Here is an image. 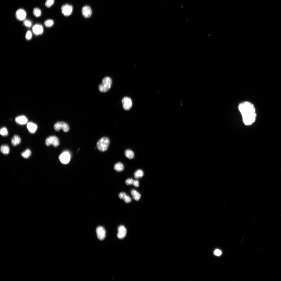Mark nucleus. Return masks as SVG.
Returning a JSON list of instances; mask_svg holds the SVG:
<instances>
[{"mask_svg": "<svg viewBox=\"0 0 281 281\" xmlns=\"http://www.w3.org/2000/svg\"><path fill=\"white\" fill-rule=\"evenodd\" d=\"M114 169L116 171L120 172L123 171L124 169L123 164L121 163H118L116 164L114 166Z\"/></svg>", "mask_w": 281, "mask_h": 281, "instance_id": "nucleus-19", "label": "nucleus"}, {"mask_svg": "<svg viewBox=\"0 0 281 281\" xmlns=\"http://www.w3.org/2000/svg\"><path fill=\"white\" fill-rule=\"evenodd\" d=\"M123 200L126 203H129L131 202L132 201L131 197L129 195H125Z\"/></svg>", "mask_w": 281, "mask_h": 281, "instance_id": "nucleus-29", "label": "nucleus"}, {"mask_svg": "<svg viewBox=\"0 0 281 281\" xmlns=\"http://www.w3.org/2000/svg\"><path fill=\"white\" fill-rule=\"evenodd\" d=\"M118 238L120 239H122L126 236V230L125 227L123 225L119 226L118 228Z\"/></svg>", "mask_w": 281, "mask_h": 281, "instance_id": "nucleus-13", "label": "nucleus"}, {"mask_svg": "<svg viewBox=\"0 0 281 281\" xmlns=\"http://www.w3.org/2000/svg\"><path fill=\"white\" fill-rule=\"evenodd\" d=\"M222 252L219 249L216 250L214 251L215 254L217 256H220L222 254Z\"/></svg>", "mask_w": 281, "mask_h": 281, "instance_id": "nucleus-32", "label": "nucleus"}, {"mask_svg": "<svg viewBox=\"0 0 281 281\" xmlns=\"http://www.w3.org/2000/svg\"><path fill=\"white\" fill-rule=\"evenodd\" d=\"M27 126L29 131L32 134H34L35 133L38 127L37 126L36 124L32 122L28 123Z\"/></svg>", "mask_w": 281, "mask_h": 281, "instance_id": "nucleus-15", "label": "nucleus"}, {"mask_svg": "<svg viewBox=\"0 0 281 281\" xmlns=\"http://www.w3.org/2000/svg\"><path fill=\"white\" fill-rule=\"evenodd\" d=\"M144 175L143 171L139 169L136 171L134 174V176L136 178H138L143 177Z\"/></svg>", "mask_w": 281, "mask_h": 281, "instance_id": "nucleus-22", "label": "nucleus"}, {"mask_svg": "<svg viewBox=\"0 0 281 281\" xmlns=\"http://www.w3.org/2000/svg\"><path fill=\"white\" fill-rule=\"evenodd\" d=\"M32 31L34 34L36 35H41L43 32V27L41 24H36L33 27Z\"/></svg>", "mask_w": 281, "mask_h": 281, "instance_id": "nucleus-12", "label": "nucleus"}, {"mask_svg": "<svg viewBox=\"0 0 281 281\" xmlns=\"http://www.w3.org/2000/svg\"><path fill=\"white\" fill-rule=\"evenodd\" d=\"M110 143V140L108 138L104 137L102 138L97 143V148L100 151H105L108 149Z\"/></svg>", "mask_w": 281, "mask_h": 281, "instance_id": "nucleus-3", "label": "nucleus"}, {"mask_svg": "<svg viewBox=\"0 0 281 281\" xmlns=\"http://www.w3.org/2000/svg\"><path fill=\"white\" fill-rule=\"evenodd\" d=\"M16 123L20 125H24L28 122L27 118L24 116H21L16 117L15 119Z\"/></svg>", "mask_w": 281, "mask_h": 281, "instance_id": "nucleus-14", "label": "nucleus"}, {"mask_svg": "<svg viewBox=\"0 0 281 281\" xmlns=\"http://www.w3.org/2000/svg\"><path fill=\"white\" fill-rule=\"evenodd\" d=\"M24 24L25 26L28 27H30L31 26L32 23L30 21L27 20L24 21Z\"/></svg>", "mask_w": 281, "mask_h": 281, "instance_id": "nucleus-30", "label": "nucleus"}, {"mask_svg": "<svg viewBox=\"0 0 281 281\" xmlns=\"http://www.w3.org/2000/svg\"><path fill=\"white\" fill-rule=\"evenodd\" d=\"M33 13L34 15L38 17L41 15V10L38 8H35L34 9L33 11Z\"/></svg>", "mask_w": 281, "mask_h": 281, "instance_id": "nucleus-23", "label": "nucleus"}, {"mask_svg": "<svg viewBox=\"0 0 281 281\" xmlns=\"http://www.w3.org/2000/svg\"><path fill=\"white\" fill-rule=\"evenodd\" d=\"M122 103L124 109L126 110H128L131 108L132 105L131 99L127 97H124L122 100Z\"/></svg>", "mask_w": 281, "mask_h": 281, "instance_id": "nucleus-8", "label": "nucleus"}, {"mask_svg": "<svg viewBox=\"0 0 281 281\" xmlns=\"http://www.w3.org/2000/svg\"><path fill=\"white\" fill-rule=\"evenodd\" d=\"M96 232L97 238L99 240H103L105 239L106 232L104 227L101 226L98 227L96 228Z\"/></svg>", "mask_w": 281, "mask_h": 281, "instance_id": "nucleus-7", "label": "nucleus"}, {"mask_svg": "<svg viewBox=\"0 0 281 281\" xmlns=\"http://www.w3.org/2000/svg\"><path fill=\"white\" fill-rule=\"evenodd\" d=\"M112 84L111 78L109 77H105L103 80L101 84L99 85V90L101 92H106L111 87Z\"/></svg>", "mask_w": 281, "mask_h": 281, "instance_id": "nucleus-2", "label": "nucleus"}, {"mask_svg": "<svg viewBox=\"0 0 281 281\" xmlns=\"http://www.w3.org/2000/svg\"><path fill=\"white\" fill-rule=\"evenodd\" d=\"M10 151L9 147L6 145H2L1 147V151L4 155L8 154L10 152Z\"/></svg>", "mask_w": 281, "mask_h": 281, "instance_id": "nucleus-20", "label": "nucleus"}, {"mask_svg": "<svg viewBox=\"0 0 281 281\" xmlns=\"http://www.w3.org/2000/svg\"><path fill=\"white\" fill-rule=\"evenodd\" d=\"M126 195V194L125 192H121L119 194L118 197L120 199H123Z\"/></svg>", "mask_w": 281, "mask_h": 281, "instance_id": "nucleus-31", "label": "nucleus"}, {"mask_svg": "<svg viewBox=\"0 0 281 281\" xmlns=\"http://www.w3.org/2000/svg\"><path fill=\"white\" fill-rule=\"evenodd\" d=\"M131 193L133 198L135 200L138 201L140 199L141 195L138 191L135 190H132L131 191Z\"/></svg>", "mask_w": 281, "mask_h": 281, "instance_id": "nucleus-17", "label": "nucleus"}, {"mask_svg": "<svg viewBox=\"0 0 281 281\" xmlns=\"http://www.w3.org/2000/svg\"><path fill=\"white\" fill-rule=\"evenodd\" d=\"M54 0H47L45 3V5L48 8L50 7L54 4Z\"/></svg>", "mask_w": 281, "mask_h": 281, "instance_id": "nucleus-26", "label": "nucleus"}, {"mask_svg": "<svg viewBox=\"0 0 281 281\" xmlns=\"http://www.w3.org/2000/svg\"><path fill=\"white\" fill-rule=\"evenodd\" d=\"M1 135L3 136H6L8 135V131L6 127H2L0 131Z\"/></svg>", "mask_w": 281, "mask_h": 281, "instance_id": "nucleus-25", "label": "nucleus"}, {"mask_svg": "<svg viewBox=\"0 0 281 281\" xmlns=\"http://www.w3.org/2000/svg\"><path fill=\"white\" fill-rule=\"evenodd\" d=\"M54 129L57 131H59L62 129L64 132H67L69 131L70 127L69 125L66 123L61 122L56 123L54 125Z\"/></svg>", "mask_w": 281, "mask_h": 281, "instance_id": "nucleus-4", "label": "nucleus"}, {"mask_svg": "<svg viewBox=\"0 0 281 281\" xmlns=\"http://www.w3.org/2000/svg\"><path fill=\"white\" fill-rule=\"evenodd\" d=\"M133 185L135 187H138L139 186V183L137 180H135L134 181Z\"/></svg>", "mask_w": 281, "mask_h": 281, "instance_id": "nucleus-33", "label": "nucleus"}, {"mask_svg": "<svg viewBox=\"0 0 281 281\" xmlns=\"http://www.w3.org/2000/svg\"><path fill=\"white\" fill-rule=\"evenodd\" d=\"M54 24V22L53 20L51 19L47 20H46L44 22L45 26L47 27H52Z\"/></svg>", "mask_w": 281, "mask_h": 281, "instance_id": "nucleus-24", "label": "nucleus"}, {"mask_svg": "<svg viewBox=\"0 0 281 281\" xmlns=\"http://www.w3.org/2000/svg\"><path fill=\"white\" fill-rule=\"evenodd\" d=\"M238 109L241 113L244 124L246 125H251L256 120L257 114L254 105L249 101H245L240 104Z\"/></svg>", "mask_w": 281, "mask_h": 281, "instance_id": "nucleus-1", "label": "nucleus"}, {"mask_svg": "<svg viewBox=\"0 0 281 281\" xmlns=\"http://www.w3.org/2000/svg\"><path fill=\"white\" fill-rule=\"evenodd\" d=\"M45 144L47 146L53 145L54 147H57L59 145V141L58 139L56 136H52L46 139Z\"/></svg>", "mask_w": 281, "mask_h": 281, "instance_id": "nucleus-5", "label": "nucleus"}, {"mask_svg": "<svg viewBox=\"0 0 281 281\" xmlns=\"http://www.w3.org/2000/svg\"><path fill=\"white\" fill-rule=\"evenodd\" d=\"M134 180L132 178L127 179L125 182L126 184L127 185H133Z\"/></svg>", "mask_w": 281, "mask_h": 281, "instance_id": "nucleus-28", "label": "nucleus"}, {"mask_svg": "<svg viewBox=\"0 0 281 281\" xmlns=\"http://www.w3.org/2000/svg\"><path fill=\"white\" fill-rule=\"evenodd\" d=\"M21 139L19 136L15 135L12 138L11 143L13 146H15L21 143Z\"/></svg>", "mask_w": 281, "mask_h": 281, "instance_id": "nucleus-16", "label": "nucleus"}, {"mask_svg": "<svg viewBox=\"0 0 281 281\" xmlns=\"http://www.w3.org/2000/svg\"><path fill=\"white\" fill-rule=\"evenodd\" d=\"M70 156L68 152H64L60 156L59 159L61 162L63 164H66L68 163L70 160Z\"/></svg>", "mask_w": 281, "mask_h": 281, "instance_id": "nucleus-9", "label": "nucleus"}, {"mask_svg": "<svg viewBox=\"0 0 281 281\" xmlns=\"http://www.w3.org/2000/svg\"><path fill=\"white\" fill-rule=\"evenodd\" d=\"M31 155V150L29 149H27L22 153L21 156L24 158L27 159L29 158Z\"/></svg>", "mask_w": 281, "mask_h": 281, "instance_id": "nucleus-21", "label": "nucleus"}, {"mask_svg": "<svg viewBox=\"0 0 281 281\" xmlns=\"http://www.w3.org/2000/svg\"><path fill=\"white\" fill-rule=\"evenodd\" d=\"M73 8L72 6L66 4L63 6L61 8V11L62 14L65 16H68L72 13Z\"/></svg>", "mask_w": 281, "mask_h": 281, "instance_id": "nucleus-6", "label": "nucleus"}, {"mask_svg": "<svg viewBox=\"0 0 281 281\" xmlns=\"http://www.w3.org/2000/svg\"><path fill=\"white\" fill-rule=\"evenodd\" d=\"M83 15L86 18L90 17L92 14V11L91 8L88 6H85L83 7L82 10Z\"/></svg>", "mask_w": 281, "mask_h": 281, "instance_id": "nucleus-10", "label": "nucleus"}, {"mask_svg": "<svg viewBox=\"0 0 281 281\" xmlns=\"http://www.w3.org/2000/svg\"><path fill=\"white\" fill-rule=\"evenodd\" d=\"M32 34L31 32L30 31H28L25 35V38L27 40H30L32 38Z\"/></svg>", "mask_w": 281, "mask_h": 281, "instance_id": "nucleus-27", "label": "nucleus"}, {"mask_svg": "<svg viewBox=\"0 0 281 281\" xmlns=\"http://www.w3.org/2000/svg\"><path fill=\"white\" fill-rule=\"evenodd\" d=\"M125 155L127 158L130 159H133L134 156L133 151L130 149L126 150L125 151Z\"/></svg>", "mask_w": 281, "mask_h": 281, "instance_id": "nucleus-18", "label": "nucleus"}, {"mask_svg": "<svg viewBox=\"0 0 281 281\" xmlns=\"http://www.w3.org/2000/svg\"><path fill=\"white\" fill-rule=\"evenodd\" d=\"M15 15L17 19L20 21H23L26 18L27 13L23 9H20L17 11Z\"/></svg>", "mask_w": 281, "mask_h": 281, "instance_id": "nucleus-11", "label": "nucleus"}]
</instances>
